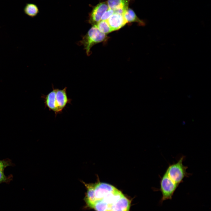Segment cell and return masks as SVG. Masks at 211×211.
<instances>
[{
	"label": "cell",
	"mask_w": 211,
	"mask_h": 211,
	"mask_svg": "<svg viewBox=\"0 0 211 211\" xmlns=\"http://www.w3.org/2000/svg\"><path fill=\"white\" fill-rule=\"evenodd\" d=\"M85 203L96 211H129L131 204L120 190L99 180L95 183L92 195Z\"/></svg>",
	"instance_id": "obj_1"
},
{
	"label": "cell",
	"mask_w": 211,
	"mask_h": 211,
	"mask_svg": "<svg viewBox=\"0 0 211 211\" xmlns=\"http://www.w3.org/2000/svg\"><path fill=\"white\" fill-rule=\"evenodd\" d=\"M93 26L78 43V45L83 46L88 56L91 54V49L94 45L106 41L108 39L106 34L101 32L95 26Z\"/></svg>",
	"instance_id": "obj_2"
},
{
	"label": "cell",
	"mask_w": 211,
	"mask_h": 211,
	"mask_svg": "<svg viewBox=\"0 0 211 211\" xmlns=\"http://www.w3.org/2000/svg\"><path fill=\"white\" fill-rule=\"evenodd\" d=\"M184 157L183 156L177 162L170 165L165 171L169 177L178 185L190 175L186 171L188 167L183 163Z\"/></svg>",
	"instance_id": "obj_3"
},
{
	"label": "cell",
	"mask_w": 211,
	"mask_h": 211,
	"mask_svg": "<svg viewBox=\"0 0 211 211\" xmlns=\"http://www.w3.org/2000/svg\"><path fill=\"white\" fill-rule=\"evenodd\" d=\"M178 185L173 181L165 172L160 181L159 190L162 195L160 202L162 203L164 200H171Z\"/></svg>",
	"instance_id": "obj_4"
},
{
	"label": "cell",
	"mask_w": 211,
	"mask_h": 211,
	"mask_svg": "<svg viewBox=\"0 0 211 211\" xmlns=\"http://www.w3.org/2000/svg\"><path fill=\"white\" fill-rule=\"evenodd\" d=\"M108 9L107 2H100L94 6L89 15V23L93 25H96L101 21L102 16Z\"/></svg>",
	"instance_id": "obj_5"
},
{
	"label": "cell",
	"mask_w": 211,
	"mask_h": 211,
	"mask_svg": "<svg viewBox=\"0 0 211 211\" xmlns=\"http://www.w3.org/2000/svg\"><path fill=\"white\" fill-rule=\"evenodd\" d=\"M67 87L62 89H57L56 102L59 114L61 113L68 104H70L72 100L68 98L67 92Z\"/></svg>",
	"instance_id": "obj_6"
},
{
	"label": "cell",
	"mask_w": 211,
	"mask_h": 211,
	"mask_svg": "<svg viewBox=\"0 0 211 211\" xmlns=\"http://www.w3.org/2000/svg\"><path fill=\"white\" fill-rule=\"evenodd\" d=\"M130 0H108V8L113 9L115 13L123 14L128 8Z\"/></svg>",
	"instance_id": "obj_7"
},
{
	"label": "cell",
	"mask_w": 211,
	"mask_h": 211,
	"mask_svg": "<svg viewBox=\"0 0 211 211\" xmlns=\"http://www.w3.org/2000/svg\"><path fill=\"white\" fill-rule=\"evenodd\" d=\"M52 90L46 95L41 97L44 101L45 108H48L50 110L54 112L56 115L59 114L56 102V94L57 89L52 86Z\"/></svg>",
	"instance_id": "obj_8"
},
{
	"label": "cell",
	"mask_w": 211,
	"mask_h": 211,
	"mask_svg": "<svg viewBox=\"0 0 211 211\" xmlns=\"http://www.w3.org/2000/svg\"><path fill=\"white\" fill-rule=\"evenodd\" d=\"M113 31L118 30L127 23L123 15L114 13L107 20Z\"/></svg>",
	"instance_id": "obj_9"
},
{
	"label": "cell",
	"mask_w": 211,
	"mask_h": 211,
	"mask_svg": "<svg viewBox=\"0 0 211 211\" xmlns=\"http://www.w3.org/2000/svg\"><path fill=\"white\" fill-rule=\"evenodd\" d=\"M124 17L127 23L137 22L141 25H144V22L139 19L131 9L128 8L123 14Z\"/></svg>",
	"instance_id": "obj_10"
},
{
	"label": "cell",
	"mask_w": 211,
	"mask_h": 211,
	"mask_svg": "<svg viewBox=\"0 0 211 211\" xmlns=\"http://www.w3.org/2000/svg\"><path fill=\"white\" fill-rule=\"evenodd\" d=\"M23 11L25 14L31 17L35 16L39 13L38 6L32 3H27L24 7Z\"/></svg>",
	"instance_id": "obj_11"
},
{
	"label": "cell",
	"mask_w": 211,
	"mask_h": 211,
	"mask_svg": "<svg viewBox=\"0 0 211 211\" xmlns=\"http://www.w3.org/2000/svg\"><path fill=\"white\" fill-rule=\"evenodd\" d=\"M94 25L101 32L105 34L113 31L107 20H101Z\"/></svg>",
	"instance_id": "obj_12"
},
{
	"label": "cell",
	"mask_w": 211,
	"mask_h": 211,
	"mask_svg": "<svg viewBox=\"0 0 211 211\" xmlns=\"http://www.w3.org/2000/svg\"><path fill=\"white\" fill-rule=\"evenodd\" d=\"M4 169H0V184L9 183L12 178V176H7L4 173Z\"/></svg>",
	"instance_id": "obj_13"
},
{
	"label": "cell",
	"mask_w": 211,
	"mask_h": 211,
	"mask_svg": "<svg viewBox=\"0 0 211 211\" xmlns=\"http://www.w3.org/2000/svg\"><path fill=\"white\" fill-rule=\"evenodd\" d=\"M13 164L9 159L0 160V169H4L7 167L12 166Z\"/></svg>",
	"instance_id": "obj_14"
},
{
	"label": "cell",
	"mask_w": 211,
	"mask_h": 211,
	"mask_svg": "<svg viewBox=\"0 0 211 211\" xmlns=\"http://www.w3.org/2000/svg\"><path fill=\"white\" fill-rule=\"evenodd\" d=\"M114 13L113 9L108 8L103 14L101 18V20H107Z\"/></svg>",
	"instance_id": "obj_15"
}]
</instances>
